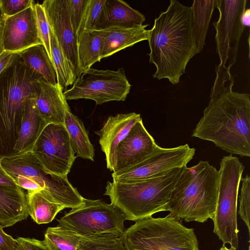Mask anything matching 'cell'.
<instances>
[{"label": "cell", "mask_w": 250, "mask_h": 250, "mask_svg": "<svg viewBox=\"0 0 250 250\" xmlns=\"http://www.w3.org/2000/svg\"><path fill=\"white\" fill-rule=\"evenodd\" d=\"M149 62L156 67L154 78L179 83L189 60L199 53L192 35L191 7L171 0L154 21L148 39Z\"/></svg>", "instance_id": "cell-1"}, {"label": "cell", "mask_w": 250, "mask_h": 250, "mask_svg": "<svg viewBox=\"0 0 250 250\" xmlns=\"http://www.w3.org/2000/svg\"><path fill=\"white\" fill-rule=\"evenodd\" d=\"M229 88L210 95L192 137L210 141L223 150L250 156V95Z\"/></svg>", "instance_id": "cell-2"}, {"label": "cell", "mask_w": 250, "mask_h": 250, "mask_svg": "<svg viewBox=\"0 0 250 250\" xmlns=\"http://www.w3.org/2000/svg\"><path fill=\"white\" fill-rule=\"evenodd\" d=\"M219 172L208 161L182 168L164 211L178 220L205 223L212 220L217 207Z\"/></svg>", "instance_id": "cell-3"}, {"label": "cell", "mask_w": 250, "mask_h": 250, "mask_svg": "<svg viewBox=\"0 0 250 250\" xmlns=\"http://www.w3.org/2000/svg\"><path fill=\"white\" fill-rule=\"evenodd\" d=\"M41 79L19 56L0 75V157L13 153L25 103L36 96Z\"/></svg>", "instance_id": "cell-4"}, {"label": "cell", "mask_w": 250, "mask_h": 250, "mask_svg": "<svg viewBox=\"0 0 250 250\" xmlns=\"http://www.w3.org/2000/svg\"><path fill=\"white\" fill-rule=\"evenodd\" d=\"M183 167L164 175L127 182H107L105 195L118 207L127 220L136 222L163 211Z\"/></svg>", "instance_id": "cell-5"}, {"label": "cell", "mask_w": 250, "mask_h": 250, "mask_svg": "<svg viewBox=\"0 0 250 250\" xmlns=\"http://www.w3.org/2000/svg\"><path fill=\"white\" fill-rule=\"evenodd\" d=\"M0 163L17 186L27 191L45 189L65 208L78 207L83 197L67 179L47 173L31 150L0 157Z\"/></svg>", "instance_id": "cell-6"}, {"label": "cell", "mask_w": 250, "mask_h": 250, "mask_svg": "<svg viewBox=\"0 0 250 250\" xmlns=\"http://www.w3.org/2000/svg\"><path fill=\"white\" fill-rule=\"evenodd\" d=\"M182 221L169 213L135 222L122 236L126 250H199L194 229Z\"/></svg>", "instance_id": "cell-7"}, {"label": "cell", "mask_w": 250, "mask_h": 250, "mask_svg": "<svg viewBox=\"0 0 250 250\" xmlns=\"http://www.w3.org/2000/svg\"><path fill=\"white\" fill-rule=\"evenodd\" d=\"M247 1L216 0L219 17L212 24L216 30V50L220 63L216 67L214 87H223L234 84L230 70L236 61L239 44L245 28L242 17Z\"/></svg>", "instance_id": "cell-8"}, {"label": "cell", "mask_w": 250, "mask_h": 250, "mask_svg": "<svg viewBox=\"0 0 250 250\" xmlns=\"http://www.w3.org/2000/svg\"><path fill=\"white\" fill-rule=\"evenodd\" d=\"M244 166L232 154L224 156L220 162L219 192L214 217L213 232L223 244L237 250L239 246L237 209L238 191Z\"/></svg>", "instance_id": "cell-9"}, {"label": "cell", "mask_w": 250, "mask_h": 250, "mask_svg": "<svg viewBox=\"0 0 250 250\" xmlns=\"http://www.w3.org/2000/svg\"><path fill=\"white\" fill-rule=\"evenodd\" d=\"M126 220L123 212L112 204L101 200L84 198L80 206L72 208L58 222V226L83 238L106 235L122 236Z\"/></svg>", "instance_id": "cell-10"}, {"label": "cell", "mask_w": 250, "mask_h": 250, "mask_svg": "<svg viewBox=\"0 0 250 250\" xmlns=\"http://www.w3.org/2000/svg\"><path fill=\"white\" fill-rule=\"evenodd\" d=\"M131 86L122 67L117 70L91 67L81 73L73 86L63 91V95L66 100L90 99L97 104H102L125 101Z\"/></svg>", "instance_id": "cell-11"}, {"label": "cell", "mask_w": 250, "mask_h": 250, "mask_svg": "<svg viewBox=\"0 0 250 250\" xmlns=\"http://www.w3.org/2000/svg\"><path fill=\"white\" fill-rule=\"evenodd\" d=\"M31 151L47 173L67 177L76 158L64 125L49 124Z\"/></svg>", "instance_id": "cell-12"}, {"label": "cell", "mask_w": 250, "mask_h": 250, "mask_svg": "<svg viewBox=\"0 0 250 250\" xmlns=\"http://www.w3.org/2000/svg\"><path fill=\"white\" fill-rule=\"evenodd\" d=\"M195 149L188 144L172 148L157 146L153 153L137 165L112 174L113 181L127 182L145 180L165 174L171 169L183 167L193 158Z\"/></svg>", "instance_id": "cell-13"}, {"label": "cell", "mask_w": 250, "mask_h": 250, "mask_svg": "<svg viewBox=\"0 0 250 250\" xmlns=\"http://www.w3.org/2000/svg\"><path fill=\"white\" fill-rule=\"evenodd\" d=\"M48 23L76 79L80 74L77 36L73 30L66 0H46L42 4Z\"/></svg>", "instance_id": "cell-14"}, {"label": "cell", "mask_w": 250, "mask_h": 250, "mask_svg": "<svg viewBox=\"0 0 250 250\" xmlns=\"http://www.w3.org/2000/svg\"><path fill=\"white\" fill-rule=\"evenodd\" d=\"M34 5L12 16L2 15L4 51L19 53L42 44L38 31Z\"/></svg>", "instance_id": "cell-15"}, {"label": "cell", "mask_w": 250, "mask_h": 250, "mask_svg": "<svg viewBox=\"0 0 250 250\" xmlns=\"http://www.w3.org/2000/svg\"><path fill=\"white\" fill-rule=\"evenodd\" d=\"M157 145L144 125L137 122L116 148L113 172L132 167L141 163L155 151Z\"/></svg>", "instance_id": "cell-16"}, {"label": "cell", "mask_w": 250, "mask_h": 250, "mask_svg": "<svg viewBox=\"0 0 250 250\" xmlns=\"http://www.w3.org/2000/svg\"><path fill=\"white\" fill-rule=\"evenodd\" d=\"M142 120L140 114L134 112L118 114L109 116L103 127L95 133L99 136V143L105 155L107 168L114 170L116 148L132 126Z\"/></svg>", "instance_id": "cell-17"}, {"label": "cell", "mask_w": 250, "mask_h": 250, "mask_svg": "<svg viewBox=\"0 0 250 250\" xmlns=\"http://www.w3.org/2000/svg\"><path fill=\"white\" fill-rule=\"evenodd\" d=\"M62 88L43 79L39 81L36 104L43 119L48 124L64 125L65 108L68 104Z\"/></svg>", "instance_id": "cell-18"}, {"label": "cell", "mask_w": 250, "mask_h": 250, "mask_svg": "<svg viewBox=\"0 0 250 250\" xmlns=\"http://www.w3.org/2000/svg\"><path fill=\"white\" fill-rule=\"evenodd\" d=\"M145 16L122 0H105L95 30L112 27H131L141 26Z\"/></svg>", "instance_id": "cell-19"}, {"label": "cell", "mask_w": 250, "mask_h": 250, "mask_svg": "<svg viewBox=\"0 0 250 250\" xmlns=\"http://www.w3.org/2000/svg\"><path fill=\"white\" fill-rule=\"evenodd\" d=\"M148 25L131 27H112L102 30L101 60L141 41L148 40Z\"/></svg>", "instance_id": "cell-20"}, {"label": "cell", "mask_w": 250, "mask_h": 250, "mask_svg": "<svg viewBox=\"0 0 250 250\" xmlns=\"http://www.w3.org/2000/svg\"><path fill=\"white\" fill-rule=\"evenodd\" d=\"M47 125L39 112L35 97L28 99L24 104L19 136L12 154L31 150Z\"/></svg>", "instance_id": "cell-21"}, {"label": "cell", "mask_w": 250, "mask_h": 250, "mask_svg": "<svg viewBox=\"0 0 250 250\" xmlns=\"http://www.w3.org/2000/svg\"><path fill=\"white\" fill-rule=\"evenodd\" d=\"M28 215L23 189L17 185L0 186V225L11 227Z\"/></svg>", "instance_id": "cell-22"}, {"label": "cell", "mask_w": 250, "mask_h": 250, "mask_svg": "<svg viewBox=\"0 0 250 250\" xmlns=\"http://www.w3.org/2000/svg\"><path fill=\"white\" fill-rule=\"evenodd\" d=\"M26 200L28 214L38 224L51 222L65 208L45 189L27 191Z\"/></svg>", "instance_id": "cell-23"}, {"label": "cell", "mask_w": 250, "mask_h": 250, "mask_svg": "<svg viewBox=\"0 0 250 250\" xmlns=\"http://www.w3.org/2000/svg\"><path fill=\"white\" fill-rule=\"evenodd\" d=\"M64 125L76 157L94 161V148L89 140L88 131L82 121L71 112L68 104L65 108Z\"/></svg>", "instance_id": "cell-24"}, {"label": "cell", "mask_w": 250, "mask_h": 250, "mask_svg": "<svg viewBox=\"0 0 250 250\" xmlns=\"http://www.w3.org/2000/svg\"><path fill=\"white\" fill-rule=\"evenodd\" d=\"M19 57L33 73L52 84L57 83L54 66L42 44L22 51L19 53Z\"/></svg>", "instance_id": "cell-25"}, {"label": "cell", "mask_w": 250, "mask_h": 250, "mask_svg": "<svg viewBox=\"0 0 250 250\" xmlns=\"http://www.w3.org/2000/svg\"><path fill=\"white\" fill-rule=\"evenodd\" d=\"M102 30H83L77 35V54L80 74L101 61Z\"/></svg>", "instance_id": "cell-26"}, {"label": "cell", "mask_w": 250, "mask_h": 250, "mask_svg": "<svg viewBox=\"0 0 250 250\" xmlns=\"http://www.w3.org/2000/svg\"><path fill=\"white\" fill-rule=\"evenodd\" d=\"M216 0H194L191 6L192 11V35L199 53L205 45V40Z\"/></svg>", "instance_id": "cell-27"}, {"label": "cell", "mask_w": 250, "mask_h": 250, "mask_svg": "<svg viewBox=\"0 0 250 250\" xmlns=\"http://www.w3.org/2000/svg\"><path fill=\"white\" fill-rule=\"evenodd\" d=\"M82 237L61 226L49 227L43 240L49 250H82Z\"/></svg>", "instance_id": "cell-28"}, {"label": "cell", "mask_w": 250, "mask_h": 250, "mask_svg": "<svg viewBox=\"0 0 250 250\" xmlns=\"http://www.w3.org/2000/svg\"><path fill=\"white\" fill-rule=\"evenodd\" d=\"M50 46L52 62L57 75V83L65 91L76 81L73 72L65 58L57 38L50 31Z\"/></svg>", "instance_id": "cell-29"}, {"label": "cell", "mask_w": 250, "mask_h": 250, "mask_svg": "<svg viewBox=\"0 0 250 250\" xmlns=\"http://www.w3.org/2000/svg\"><path fill=\"white\" fill-rule=\"evenodd\" d=\"M81 245L82 250H126L122 236L114 235L82 237Z\"/></svg>", "instance_id": "cell-30"}, {"label": "cell", "mask_w": 250, "mask_h": 250, "mask_svg": "<svg viewBox=\"0 0 250 250\" xmlns=\"http://www.w3.org/2000/svg\"><path fill=\"white\" fill-rule=\"evenodd\" d=\"M105 1V0H88L78 33L83 30H95V27Z\"/></svg>", "instance_id": "cell-31"}, {"label": "cell", "mask_w": 250, "mask_h": 250, "mask_svg": "<svg viewBox=\"0 0 250 250\" xmlns=\"http://www.w3.org/2000/svg\"><path fill=\"white\" fill-rule=\"evenodd\" d=\"M34 8L39 35L42 44L44 45L52 61L50 46L51 29L42 4L39 3L35 4Z\"/></svg>", "instance_id": "cell-32"}, {"label": "cell", "mask_w": 250, "mask_h": 250, "mask_svg": "<svg viewBox=\"0 0 250 250\" xmlns=\"http://www.w3.org/2000/svg\"><path fill=\"white\" fill-rule=\"evenodd\" d=\"M242 188L239 196V208L238 214L241 219L245 223L249 233L250 232V177L246 175L242 178Z\"/></svg>", "instance_id": "cell-33"}, {"label": "cell", "mask_w": 250, "mask_h": 250, "mask_svg": "<svg viewBox=\"0 0 250 250\" xmlns=\"http://www.w3.org/2000/svg\"><path fill=\"white\" fill-rule=\"evenodd\" d=\"M88 0H66L70 21L77 36Z\"/></svg>", "instance_id": "cell-34"}, {"label": "cell", "mask_w": 250, "mask_h": 250, "mask_svg": "<svg viewBox=\"0 0 250 250\" xmlns=\"http://www.w3.org/2000/svg\"><path fill=\"white\" fill-rule=\"evenodd\" d=\"M34 4L33 0H0V11L4 17H10Z\"/></svg>", "instance_id": "cell-35"}, {"label": "cell", "mask_w": 250, "mask_h": 250, "mask_svg": "<svg viewBox=\"0 0 250 250\" xmlns=\"http://www.w3.org/2000/svg\"><path fill=\"white\" fill-rule=\"evenodd\" d=\"M14 250H49L43 241L19 237L16 239Z\"/></svg>", "instance_id": "cell-36"}, {"label": "cell", "mask_w": 250, "mask_h": 250, "mask_svg": "<svg viewBox=\"0 0 250 250\" xmlns=\"http://www.w3.org/2000/svg\"><path fill=\"white\" fill-rule=\"evenodd\" d=\"M0 225V250H14L16 240L6 234Z\"/></svg>", "instance_id": "cell-37"}, {"label": "cell", "mask_w": 250, "mask_h": 250, "mask_svg": "<svg viewBox=\"0 0 250 250\" xmlns=\"http://www.w3.org/2000/svg\"><path fill=\"white\" fill-rule=\"evenodd\" d=\"M19 53L4 51L0 55V75L18 57Z\"/></svg>", "instance_id": "cell-38"}, {"label": "cell", "mask_w": 250, "mask_h": 250, "mask_svg": "<svg viewBox=\"0 0 250 250\" xmlns=\"http://www.w3.org/2000/svg\"><path fill=\"white\" fill-rule=\"evenodd\" d=\"M17 185L13 179L7 173L0 163V186Z\"/></svg>", "instance_id": "cell-39"}, {"label": "cell", "mask_w": 250, "mask_h": 250, "mask_svg": "<svg viewBox=\"0 0 250 250\" xmlns=\"http://www.w3.org/2000/svg\"><path fill=\"white\" fill-rule=\"evenodd\" d=\"M242 21L244 26L249 27L250 25V9H246L242 17Z\"/></svg>", "instance_id": "cell-40"}, {"label": "cell", "mask_w": 250, "mask_h": 250, "mask_svg": "<svg viewBox=\"0 0 250 250\" xmlns=\"http://www.w3.org/2000/svg\"><path fill=\"white\" fill-rule=\"evenodd\" d=\"M3 16L0 11V55L4 51L2 42Z\"/></svg>", "instance_id": "cell-41"}, {"label": "cell", "mask_w": 250, "mask_h": 250, "mask_svg": "<svg viewBox=\"0 0 250 250\" xmlns=\"http://www.w3.org/2000/svg\"><path fill=\"white\" fill-rule=\"evenodd\" d=\"M220 250H233L230 249L228 248L226 246H225V245L223 244L222 247L220 249Z\"/></svg>", "instance_id": "cell-42"}]
</instances>
